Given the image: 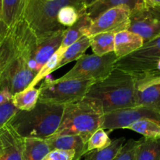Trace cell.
Instances as JSON below:
<instances>
[{
    "instance_id": "obj_36",
    "label": "cell",
    "mask_w": 160,
    "mask_h": 160,
    "mask_svg": "<svg viewBox=\"0 0 160 160\" xmlns=\"http://www.w3.org/2000/svg\"><path fill=\"white\" fill-rule=\"evenodd\" d=\"M96 1H98V0H84V4L85 6L86 9L90 6H92V4H94Z\"/></svg>"
},
{
    "instance_id": "obj_2",
    "label": "cell",
    "mask_w": 160,
    "mask_h": 160,
    "mask_svg": "<svg viewBox=\"0 0 160 160\" xmlns=\"http://www.w3.org/2000/svg\"><path fill=\"white\" fill-rule=\"evenodd\" d=\"M64 106L38 101L31 110H17L7 124L23 138L47 139L60 124Z\"/></svg>"
},
{
    "instance_id": "obj_23",
    "label": "cell",
    "mask_w": 160,
    "mask_h": 160,
    "mask_svg": "<svg viewBox=\"0 0 160 160\" xmlns=\"http://www.w3.org/2000/svg\"><path fill=\"white\" fill-rule=\"evenodd\" d=\"M39 98V90L34 87H28L12 95V102L18 110H31L35 106Z\"/></svg>"
},
{
    "instance_id": "obj_8",
    "label": "cell",
    "mask_w": 160,
    "mask_h": 160,
    "mask_svg": "<svg viewBox=\"0 0 160 160\" xmlns=\"http://www.w3.org/2000/svg\"><path fill=\"white\" fill-rule=\"evenodd\" d=\"M93 84L90 80L44 82L38 89V101L65 106L84 98Z\"/></svg>"
},
{
    "instance_id": "obj_33",
    "label": "cell",
    "mask_w": 160,
    "mask_h": 160,
    "mask_svg": "<svg viewBox=\"0 0 160 160\" xmlns=\"http://www.w3.org/2000/svg\"><path fill=\"white\" fill-rule=\"evenodd\" d=\"M12 95L6 81H0V106L12 100Z\"/></svg>"
},
{
    "instance_id": "obj_6",
    "label": "cell",
    "mask_w": 160,
    "mask_h": 160,
    "mask_svg": "<svg viewBox=\"0 0 160 160\" xmlns=\"http://www.w3.org/2000/svg\"><path fill=\"white\" fill-rule=\"evenodd\" d=\"M114 69L131 73L136 80L159 76L160 35L144 44L137 51L117 59Z\"/></svg>"
},
{
    "instance_id": "obj_11",
    "label": "cell",
    "mask_w": 160,
    "mask_h": 160,
    "mask_svg": "<svg viewBox=\"0 0 160 160\" xmlns=\"http://www.w3.org/2000/svg\"><path fill=\"white\" fill-rule=\"evenodd\" d=\"M128 31L137 34L144 44L160 35V6L145 5L131 11Z\"/></svg>"
},
{
    "instance_id": "obj_37",
    "label": "cell",
    "mask_w": 160,
    "mask_h": 160,
    "mask_svg": "<svg viewBox=\"0 0 160 160\" xmlns=\"http://www.w3.org/2000/svg\"><path fill=\"white\" fill-rule=\"evenodd\" d=\"M2 153V144L1 139H0V156H1Z\"/></svg>"
},
{
    "instance_id": "obj_34",
    "label": "cell",
    "mask_w": 160,
    "mask_h": 160,
    "mask_svg": "<svg viewBox=\"0 0 160 160\" xmlns=\"http://www.w3.org/2000/svg\"><path fill=\"white\" fill-rule=\"evenodd\" d=\"M9 33V29L2 18V0H0V41H2Z\"/></svg>"
},
{
    "instance_id": "obj_15",
    "label": "cell",
    "mask_w": 160,
    "mask_h": 160,
    "mask_svg": "<svg viewBox=\"0 0 160 160\" xmlns=\"http://www.w3.org/2000/svg\"><path fill=\"white\" fill-rule=\"evenodd\" d=\"M143 45V39L137 34L129 31H120L114 38V53L117 59H120L137 51Z\"/></svg>"
},
{
    "instance_id": "obj_14",
    "label": "cell",
    "mask_w": 160,
    "mask_h": 160,
    "mask_svg": "<svg viewBox=\"0 0 160 160\" xmlns=\"http://www.w3.org/2000/svg\"><path fill=\"white\" fill-rule=\"evenodd\" d=\"M51 150L73 151L74 157L72 160H81L87 153V143L79 135H61L46 139Z\"/></svg>"
},
{
    "instance_id": "obj_19",
    "label": "cell",
    "mask_w": 160,
    "mask_h": 160,
    "mask_svg": "<svg viewBox=\"0 0 160 160\" xmlns=\"http://www.w3.org/2000/svg\"><path fill=\"white\" fill-rule=\"evenodd\" d=\"M23 141L22 160H42L52 151L46 139L27 138Z\"/></svg>"
},
{
    "instance_id": "obj_22",
    "label": "cell",
    "mask_w": 160,
    "mask_h": 160,
    "mask_svg": "<svg viewBox=\"0 0 160 160\" xmlns=\"http://www.w3.org/2000/svg\"><path fill=\"white\" fill-rule=\"evenodd\" d=\"M135 160H160V138L139 139Z\"/></svg>"
},
{
    "instance_id": "obj_25",
    "label": "cell",
    "mask_w": 160,
    "mask_h": 160,
    "mask_svg": "<svg viewBox=\"0 0 160 160\" xmlns=\"http://www.w3.org/2000/svg\"><path fill=\"white\" fill-rule=\"evenodd\" d=\"M125 141L126 139L124 138H120L112 141L109 145L106 148L88 152L84 155V160H113Z\"/></svg>"
},
{
    "instance_id": "obj_5",
    "label": "cell",
    "mask_w": 160,
    "mask_h": 160,
    "mask_svg": "<svg viewBox=\"0 0 160 160\" xmlns=\"http://www.w3.org/2000/svg\"><path fill=\"white\" fill-rule=\"evenodd\" d=\"M84 6V0H26L22 19L38 38L64 31L58 22L59 10L66 6Z\"/></svg>"
},
{
    "instance_id": "obj_12",
    "label": "cell",
    "mask_w": 160,
    "mask_h": 160,
    "mask_svg": "<svg viewBox=\"0 0 160 160\" xmlns=\"http://www.w3.org/2000/svg\"><path fill=\"white\" fill-rule=\"evenodd\" d=\"M131 9L126 6H117L103 12L92 20L85 31L86 36L95 35L99 33H112L128 31L130 24Z\"/></svg>"
},
{
    "instance_id": "obj_16",
    "label": "cell",
    "mask_w": 160,
    "mask_h": 160,
    "mask_svg": "<svg viewBox=\"0 0 160 160\" xmlns=\"http://www.w3.org/2000/svg\"><path fill=\"white\" fill-rule=\"evenodd\" d=\"M145 5L144 0H98L86 9V12L91 20H94L106 11L117 6H126L132 11Z\"/></svg>"
},
{
    "instance_id": "obj_18",
    "label": "cell",
    "mask_w": 160,
    "mask_h": 160,
    "mask_svg": "<svg viewBox=\"0 0 160 160\" xmlns=\"http://www.w3.org/2000/svg\"><path fill=\"white\" fill-rule=\"evenodd\" d=\"M92 22V20L88 16L87 12H84L81 16L79 20L73 26L67 28L64 31L63 38H62L60 46L57 49L58 51L62 55L63 54L64 52L69 46H70L72 44L74 43L78 39L81 38L82 36L85 34L86 30L88 28Z\"/></svg>"
},
{
    "instance_id": "obj_27",
    "label": "cell",
    "mask_w": 160,
    "mask_h": 160,
    "mask_svg": "<svg viewBox=\"0 0 160 160\" xmlns=\"http://www.w3.org/2000/svg\"><path fill=\"white\" fill-rule=\"evenodd\" d=\"M126 129L139 133L146 138H160V125L152 120H138L129 125Z\"/></svg>"
},
{
    "instance_id": "obj_24",
    "label": "cell",
    "mask_w": 160,
    "mask_h": 160,
    "mask_svg": "<svg viewBox=\"0 0 160 160\" xmlns=\"http://www.w3.org/2000/svg\"><path fill=\"white\" fill-rule=\"evenodd\" d=\"M90 38V47L95 55L101 56L114 52L115 34L112 33H99Z\"/></svg>"
},
{
    "instance_id": "obj_10",
    "label": "cell",
    "mask_w": 160,
    "mask_h": 160,
    "mask_svg": "<svg viewBox=\"0 0 160 160\" xmlns=\"http://www.w3.org/2000/svg\"><path fill=\"white\" fill-rule=\"evenodd\" d=\"M11 41L12 49L6 70L2 74V80L6 81L11 93L12 95H14L29 87L34 78H35V74L30 69L23 55L15 45L12 37Z\"/></svg>"
},
{
    "instance_id": "obj_31",
    "label": "cell",
    "mask_w": 160,
    "mask_h": 160,
    "mask_svg": "<svg viewBox=\"0 0 160 160\" xmlns=\"http://www.w3.org/2000/svg\"><path fill=\"white\" fill-rule=\"evenodd\" d=\"M18 110L12 102V100L0 106V128L4 126L11 117Z\"/></svg>"
},
{
    "instance_id": "obj_29",
    "label": "cell",
    "mask_w": 160,
    "mask_h": 160,
    "mask_svg": "<svg viewBox=\"0 0 160 160\" xmlns=\"http://www.w3.org/2000/svg\"><path fill=\"white\" fill-rule=\"evenodd\" d=\"M112 140L109 138L105 130L99 128L94 132L87 142V152L95 149H102L111 143Z\"/></svg>"
},
{
    "instance_id": "obj_9",
    "label": "cell",
    "mask_w": 160,
    "mask_h": 160,
    "mask_svg": "<svg viewBox=\"0 0 160 160\" xmlns=\"http://www.w3.org/2000/svg\"><path fill=\"white\" fill-rule=\"evenodd\" d=\"M150 120L160 125V109L147 106H133L107 112L103 115L100 128L113 131L124 128L134 122Z\"/></svg>"
},
{
    "instance_id": "obj_35",
    "label": "cell",
    "mask_w": 160,
    "mask_h": 160,
    "mask_svg": "<svg viewBox=\"0 0 160 160\" xmlns=\"http://www.w3.org/2000/svg\"><path fill=\"white\" fill-rule=\"evenodd\" d=\"M144 1H145V5L160 6V0H144Z\"/></svg>"
},
{
    "instance_id": "obj_21",
    "label": "cell",
    "mask_w": 160,
    "mask_h": 160,
    "mask_svg": "<svg viewBox=\"0 0 160 160\" xmlns=\"http://www.w3.org/2000/svg\"><path fill=\"white\" fill-rule=\"evenodd\" d=\"M91 45V38L89 36L84 35L78 39L77 42L72 44L70 46L66 49L64 53L62 54V58L58 64L56 70L60 67H63L66 64L70 63L74 60H78L80 57L84 54L86 50L90 47Z\"/></svg>"
},
{
    "instance_id": "obj_26",
    "label": "cell",
    "mask_w": 160,
    "mask_h": 160,
    "mask_svg": "<svg viewBox=\"0 0 160 160\" xmlns=\"http://www.w3.org/2000/svg\"><path fill=\"white\" fill-rule=\"evenodd\" d=\"M85 12L86 7L84 6H77L73 5L66 6L62 7L58 13V22L63 28H68L73 26Z\"/></svg>"
},
{
    "instance_id": "obj_3",
    "label": "cell",
    "mask_w": 160,
    "mask_h": 160,
    "mask_svg": "<svg viewBox=\"0 0 160 160\" xmlns=\"http://www.w3.org/2000/svg\"><path fill=\"white\" fill-rule=\"evenodd\" d=\"M64 31L38 38L22 18L9 30L14 44L35 76L59 48Z\"/></svg>"
},
{
    "instance_id": "obj_20",
    "label": "cell",
    "mask_w": 160,
    "mask_h": 160,
    "mask_svg": "<svg viewBox=\"0 0 160 160\" xmlns=\"http://www.w3.org/2000/svg\"><path fill=\"white\" fill-rule=\"evenodd\" d=\"M26 0H2V18L8 29L21 19Z\"/></svg>"
},
{
    "instance_id": "obj_4",
    "label": "cell",
    "mask_w": 160,
    "mask_h": 160,
    "mask_svg": "<svg viewBox=\"0 0 160 160\" xmlns=\"http://www.w3.org/2000/svg\"><path fill=\"white\" fill-rule=\"evenodd\" d=\"M103 115L100 103L87 97L65 105L59 128L52 137L79 135L87 143L100 128Z\"/></svg>"
},
{
    "instance_id": "obj_28",
    "label": "cell",
    "mask_w": 160,
    "mask_h": 160,
    "mask_svg": "<svg viewBox=\"0 0 160 160\" xmlns=\"http://www.w3.org/2000/svg\"><path fill=\"white\" fill-rule=\"evenodd\" d=\"M62 55L57 50V51L49 58V59L45 62V65L42 67V68L41 69L40 71L38 72V73L36 75L35 78H34V80L32 81V82L31 83L29 87H34L39 81H42V80L44 78H45L47 75L50 74V73H52L53 71H55V70H56V67H57L61 58H62Z\"/></svg>"
},
{
    "instance_id": "obj_32",
    "label": "cell",
    "mask_w": 160,
    "mask_h": 160,
    "mask_svg": "<svg viewBox=\"0 0 160 160\" xmlns=\"http://www.w3.org/2000/svg\"><path fill=\"white\" fill-rule=\"evenodd\" d=\"M74 154L73 151L52 150L42 160H72L74 157Z\"/></svg>"
},
{
    "instance_id": "obj_30",
    "label": "cell",
    "mask_w": 160,
    "mask_h": 160,
    "mask_svg": "<svg viewBox=\"0 0 160 160\" xmlns=\"http://www.w3.org/2000/svg\"><path fill=\"white\" fill-rule=\"evenodd\" d=\"M139 140L130 139L123 144L113 160H135L136 151L138 146Z\"/></svg>"
},
{
    "instance_id": "obj_17",
    "label": "cell",
    "mask_w": 160,
    "mask_h": 160,
    "mask_svg": "<svg viewBox=\"0 0 160 160\" xmlns=\"http://www.w3.org/2000/svg\"><path fill=\"white\" fill-rule=\"evenodd\" d=\"M137 106L160 109V84H147L136 81Z\"/></svg>"
},
{
    "instance_id": "obj_13",
    "label": "cell",
    "mask_w": 160,
    "mask_h": 160,
    "mask_svg": "<svg viewBox=\"0 0 160 160\" xmlns=\"http://www.w3.org/2000/svg\"><path fill=\"white\" fill-rule=\"evenodd\" d=\"M0 139L2 144L0 160H22L24 141L7 123L0 128Z\"/></svg>"
},
{
    "instance_id": "obj_7",
    "label": "cell",
    "mask_w": 160,
    "mask_h": 160,
    "mask_svg": "<svg viewBox=\"0 0 160 160\" xmlns=\"http://www.w3.org/2000/svg\"><path fill=\"white\" fill-rule=\"evenodd\" d=\"M114 52L104 56L84 54L76 61L73 68L55 81L67 80H90L96 83L102 81L113 70L117 60Z\"/></svg>"
},
{
    "instance_id": "obj_1",
    "label": "cell",
    "mask_w": 160,
    "mask_h": 160,
    "mask_svg": "<svg viewBox=\"0 0 160 160\" xmlns=\"http://www.w3.org/2000/svg\"><path fill=\"white\" fill-rule=\"evenodd\" d=\"M136 78L118 69L95 83L84 97L98 102L105 113L136 106Z\"/></svg>"
}]
</instances>
